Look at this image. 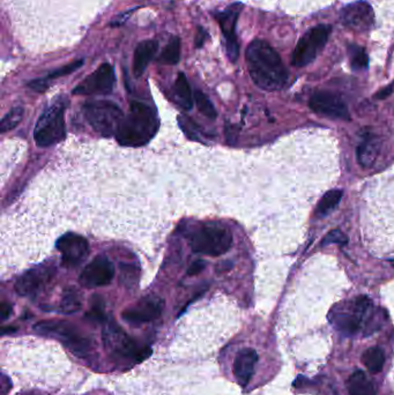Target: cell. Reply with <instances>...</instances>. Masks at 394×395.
<instances>
[{"label": "cell", "mask_w": 394, "mask_h": 395, "mask_svg": "<svg viewBox=\"0 0 394 395\" xmlns=\"http://www.w3.org/2000/svg\"><path fill=\"white\" fill-rule=\"evenodd\" d=\"M332 33V26L318 25L308 30L297 42L290 58L295 67H306L318 57Z\"/></svg>", "instance_id": "obj_9"}, {"label": "cell", "mask_w": 394, "mask_h": 395, "mask_svg": "<svg viewBox=\"0 0 394 395\" xmlns=\"http://www.w3.org/2000/svg\"><path fill=\"white\" fill-rule=\"evenodd\" d=\"M393 89L394 84H391L390 86H388V87H385L384 89L378 91L377 94H376V98H378V100H383V98H388V96L393 93Z\"/></svg>", "instance_id": "obj_38"}, {"label": "cell", "mask_w": 394, "mask_h": 395, "mask_svg": "<svg viewBox=\"0 0 394 395\" xmlns=\"http://www.w3.org/2000/svg\"><path fill=\"white\" fill-rule=\"evenodd\" d=\"M195 102H196L197 108L204 116L207 117L209 119H215L216 118V110L212 102L206 96L202 91H195Z\"/></svg>", "instance_id": "obj_32"}, {"label": "cell", "mask_w": 394, "mask_h": 395, "mask_svg": "<svg viewBox=\"0 0 394 395\" xmlns=\"http://www.w3.org/2000/svg\"><path fill=\"white\" fill-rule=\"evenodd\" d=\"M309 107L313 112L327 116L333 119L349 120L348 107L339 95L329 91H317L309 101Z\"/></svg>", "instance_id": "obj_17"}, {"label": "cell", "mask_w": 394, "mask_h": 395, "mask_svg": "<svg viewBox=\"0 0 394 395\" xmlns=\"http://www.w3.org/2000/svg\"><path fill=\"white\" fill-rule=\"evenodd\" d=\"M258 362V354L254 349L244 348L239 350L237 355L235 357L234 376L237 380L238 385L245 387L250 382L251 378L254 376V368Z\"/></svg>", "instance_id": "obj_19"}, {"label": "cell", "mask_w": 394, "mask_h": 395, "mask_svg": "<svg viewBox=\"0 0 394 395\" xmlns=\"http://www.w3.org/2000/svg\"><path fill=\"white\" fill-rule=\"evenodd\" d=\"M205 268V263L202 260H197L192 265L190 266L189 269H188V276H197L199 273L204 271Z\"/></svg>", "instance_id": "obj_36"}, {"label": "cell", "mask_w": 394, "mask_h": 395, "mask_svg": "<svg viewBox=\"0 0 394 395\" xmlns=\"http://www.w3.org/2000/svg\"><path fill=\"white\" fill-rule=\"evenodd\" d=\"M86 318L93 323H105V304L98 296H95L94 299H93L91 310L86 314Z\"/></svg>", "instance_id": "obj_33"}, {"label": "cell", "mask_w": 394, "mask_h": 395, "mask_svg": "<svg viewBox=\"0 0 394 395\" xmlns=\"http://www.w3.org/2000/svg\"><path fill=\"white\" fill-rule=\"evenodd\" d=\"M207 36H209V34L206 33L205 30H202V28H199L198 34H197V39H196L197 48H200V46H204V43H205L206 39H207Z\"/></svg>", "instance_id": "obj_39"}, {"label": "cell", "mask_w": 394, "mask_h": 395, "mask_svg": "<svg viewBox=\"0 0 394 395\" xmlns=\"http://www.w3.org/2000/svg\"><path fill=\"white\" fill-rule=\"evenodd\" d=\"M245 60L254 84L266 91H280L288 82V70L280 55L263 39H254L245 51Z\"/></svg>", "instance_id": "obj_2"}, {"label": "cell", "mask_w": 394, "mask_h": 395, "mask_svg": "<svg viewBox=\"0 0 394 395\" xmlns=\"http://www.w3.org/2000/svg\"><path fill=\"white\" fill-rule=\"evenodd\" d=\"M348 242V238L346 236L345 233L342 231L334 229V231H329L326 235L325 238L322 240V247H326L329 244H339V245H346Z\"/></svg>", "instance_id": "obj_35"}, {"label": "cell", "mask_w": 394, "mask_h": 395, "mask_svg": "<svg viewBox=\"0 0 394 395\" xmlns=\"http://www.w3.org/2000/svg\"><path fill=\"white\" fill-rule=\"evenodd\" d=\"M65 100L59 98H55L43 111L34 130V139L37 146L46 148L65 139Z\"/></svg>", "instance_id": "obj_6"}, {"label": "cell", "mask_w": 394, "mask_h": 395, "mask_svg": "<svg viewBox=\"0 0 394 395\" xmlns=\"http://www.w3.org/2000/svg\"><path fill=\"white\" fill-rule=\"evenodd\" d=\"M15 330H17V328H4L3 334L12 333V332H15Z\"/></svg>", "instance_id": "obj_40"}, {"label": "cell", "mask_w": 394, "mask_h": 395, "mask_svg": "<svg viewBox=\"0 0 394 395\" xmlns=\"http://www.w3.org/2000/svg\"><path fill=\"white\" fill-rule=\"evenodd\" d=\"M157 129L159 119L155 110L147 104L133 101L114 136L122 146L140 147L153 139Z\"/></svg>", "instance_id": "obj_3"}, {"label": "cell", "mask_w": 394, "mask_h": 395, "mask_svg": "<svg viewBox=\"0 0 394 395\" xmlns=\"http://www.w3.org/2000/svg\"><path fill=\"white\" fill-rule=\"evenodd\" d=\"M173 91H175L177 103L183 109L191 110L193 107V98H195V96H193L192 91H191V87H190V84L188 82V79H186L185 75L182 73V72L177 77L175 86H173Z\"/></svg>", "instance_id": "obj_22"}, {"label": "cell", "mask_w": 394, "mask_h": 395, "mask_svg": "<svg viewBox=\"0 0 394 395\" xmlns=\"http://www.w3.org/2000/svg\"><path fill=\"white\" fill-rule=\"evenodd\" d=\"M82 110L93 130L105 138L116 134L122 119L124 118L121 108L111 101H88L84 104Z\"/></svg>", "instance_id": "obj_8"}, {"label": "cell", "mask_w": 394, "mask_h": 395, "mask_svg": "<svg viewBox=\"0 0 394 395\" xmlns=\"http://www.w3.org/2000/svg\"><path fill=\"white\" fill-rule=\"evenodd\" d=\"M381 143L378 141L377 136L372 133H367L363 136L361 143L357 147V160L363 168H370L379 152Z\"/></svg>", "instance_id": "obj_21"}, {"label": "cell", "mask_w": 394, "mask_h": 395, "mask_svg": "<svg viewBox=\"0 0 394 395\" xmlns=\"http://www.w3.org/2000/svg\"><path fill=\"white\" fill-rule=\"evenodd\" d=\"M114 67L105 63L73 89L75 95H107L114 89Z\"/></svg>", "instance_id": "obj_14"}, {"label": "cell", "mask_w": 394, "mask_h": 395, "mask_svg": "<svg viewBox=\"0 0 394 395\" xmlns=\"http://www.w3.org/2000/svg\"><path fill=\"white\" fill-rule=\"evenodd\" d=\"M188 242L195 253L218 257L232 247V235L228 228L220 224H204L190 233Z\"/></svg>", "instance_id": "obj_7"}, {"label": "cell", "mask_w": 394, "mask_h": 395, "mask_svg": "<svg viewBox=\"0 0 394 395\" xmlns=\"http://www.w3.org/2000/svg\"><path fill=\"white\" fill-rule=\"evenodd\" d=\"M349 395H376L375 387L361 370L353 373L348 379Z\"/></svg>", "instance_id": "obj_23"}, {"label": "cell", "mask_w": 394, "mask_h": 395, "mask_svg": "<svg viewBox=\"0 0 394 395\" xmlns=\"http://www.w3.org/2000/svg\"><path fill=\"white\" fill-rule=\"evenodd\" d=\"M372 308V301L365 296H361L347 305V308L339 309L336 313H334L333 321L336 328L342 330L343 333H356L361 328L365 316L370 312Z\"/></svg>", "instance_id": "obj_12"}, {"label": "cell", "mask_w": 394, "mask_h": 395, "mask_svg": "<svg viewBox=\"0 0 394 395\" xmlns=\"http://www.w3.org/2000/svg\"><path fill=\"white\" fill-rule=\"evenodd\" d=\"M55 247L62 254L63 266L74 268L84 263L89 254L88 240L77 233H66L59 237Z\"/></svg>", "instance_id": "obj_13"}, {"label": "cell", "mask_w": 394, "mask_h": 395, "mask_svg": "<svg viewBox=\"0 0 394 395\" xmlns=\"http://www.w3.org/2000/svg\"><path fill=\"white\" fill-rule=\"evenodd\" d=\"M114 276V264L107 256L100 254L86 266L79 276V282L84 288H100L111 283Z\"/></svg>", "instance_id": "obj_15"}, {"label": "cell", "mask_w": 394, "mask_h": 395, "mask_svg": "<svg viewBox=\"0 0 394 395\" xmlns=\"http://www.w3.org/2000/svg\"><path fill=\"white\" fill-rule=\"evenodd\" d=\"M82 63H84V60H78V62L72 63L70 65L59 68L57 71H53V73H50V75L44 79H39V80H34V82H30L29 87L35 91L43 93V91H46V88H48V82H49V80L59 78V77H63V75H70V73L75 71V70H78V68L82 65Z\"/></svg>", "instance_id": "obj_26"}, {"label": "cell", "mask_w": 394, "mask_h": 395, "mask_svg": "<svg viewBox=\"0 0 394 395\" xmlns=\"http://www.w3.org/2000/svg\"><path fill=\"white\" fill-rule=\"evenodd\" d=\"M103 344L109 356L121 363H139L150 356V347L139 346L114 321L107 320L102 333Z\"/></svg>", "instance_id": "obj_4"}, {"label": "cell", "mask_w": 394, "mask_h": 395, "mask_svg": "<svg viewBox=\"0 0 394 395\" xmlns=\"http://www.w3.org/2000/svg\"><path fill=\"white\" fill-rule=\"evenodd\" d=\"M242 10H243V4L235 3L229 5L225 10L215 14V19L218 21L222 34L225 36L227 55L232 63L237 62L239 56V43L236 34V27Z\"/></svg>", "instance_id": "obj_11"}, {"label": "cell", "mask_w": 394, "mask_h": 395, "mask_svg": "<svg viewBox=\"0 0 394 395\" xmlns=\"http://www.w3.org/2000/svg\"><path fill=\"white\" fill-rule=\"evenodd\" d=\"M23 109L21 107H15L4 117L0 123V131L1 133H6L8 131L13 130L19 125L20 122L22 120Z\"/></svg>", "instance_id": "obj_31"}, {"label": "cell", "mask_w": 394, "mask_h": 395, "mask_svg": "<svg viewBox=\"0 0 394 395\" xmlns=\"http://www.w3.org/2000/svg\"><path fill=\"white\" fill-rule=\"evenodd\" d=\"M82 299L80 292L74 288L66 289L63 294L59 311L64 314H72L81 309Z\"/></svg>", "instance_id": "obj_27"}, {"label": "cell", "mask_w": 394, "mask_h": 395, "mask_svg": "<svg viewBox=\"0 0 394 395\" xmlns=\"http://www.w3.org/2000/svg\"><path fill=\"white\" fill-rule=\"evenodd\" d=\"M362 362H363L365 368H367L370 373H381L383 368H384V351H383L381 347H372V348H369V349L363 354Z\"/></svg>", "instance_id": "obj_24"}, {"label": "cell", "mask_w": 394, "mask_h": 395, "mask_svg": "<svg viewBox=\"0 0 394 395\" xmlns=\"http://www.w3.org/2000/svg\"><path fill=\"white\" fill-rule=\"evenodd\" d=\"M347 52H348L349 65L353 71H365L369 67V56L363 46L352 43L347 48Z\"/></svg>", "instance_id": "obj_25"}, {"label": "cell", "mask_w": 394, "mask_h": 395, "mask_svg": "<svg viewBox=\"0 0 394 395\" xmlns=\"http://www.w3.org/2000/svg\"><path fill=\"white\" fill-rule=\"evenodd\" d=\"M180 59V39L178 37H173L166 48L163 49L162 53L159 57V62L166 65H176Z\"/></svg>", "instance_id": "obj_29"}, {"label": "cell", "mask_w": 394, "mask_h": 395, "mask_svg": "<svg viewBox=\"0 0 394 395\" xmlns=\"http://www.w3.org/2000/svg\"><path fill=\"white\" fill-rule=\"evenodd\" d=\"M18 37L33 49L71 42L103 5V0H6Z\"/></svg>", "instance_id": "obj_1"}, {"label": "cell", "mask_w": 394, "mask_h": 395, "mask_svg": "<svg viewBox=\"0 0 394 395\" xmlns=\"http://www.w3.org/2000/svg\"><path fill=\"white\" fill-rule=\"evenodd\" d=\"M179 125L182 127L183 131L185 132L186 136H189L190 139L192 140H202V131L196 123H193L192 120L188 118V117H179Z\"/></svg>", "instance_id": "obj_34"}, {"label": "cell", "mask_w": 394, "mask_h": 395, "mask_svg": "<svg viewBox=\"0 0 394 395\" xmlns=\"http://www.w3.org/2000/svg\"><path fill=\"white\" fill-rule=\"evenodd\" d=\"M121 281L127 288H133L139 281V268L134 264H121Z\"/></svg>", "instance_id": "obj_30"}, {"label": "cell", "mask_w": 394, "mask_h": 395, "mask_svg": "<svg viewBox=\"0 0 394 395\" xmlns=\"http://www.w3.org/2000/svg\"><path fill=\"white\" fill-rule=\"evenodd\" d=\"M340 21L343 26L357 33H367L375 26V12L365 0H356L342 7Z\"/></svg>", "instance_id": "obj_10"}, {"label": "cell", "mask_w": 394, "mask_h": 395, "mask_svg": "<svg viewBox=\"0 0 394 395\" xmlns=\"http://www.w3.org/2000/svg\"><path fill=\"white\" fill-rule=\"evenodd\" d=\"M55 266L51 264L36 266L20 276L14 285L15 292L20 296L36 295L49 283L50 280L53 279L55 276Z\"/></svg>", "instance_id": "obj_16"}, {"label": "cell", "mask_w": 394, "mask_h": 395, "mask_svg": "<svg viewBox=\"0 0 394 395\" xmlns=\"http://www.w3.org/2000/svg\"><path fill=\"white\" fill-rule=\"evenodd\" d=\"M159 49V42L155 39H146L138 44L134 51L133 72L136 77H141L147 66L153 60Z\"/></svg>", "instance_id": "obj_20"}, {"label": "cell", "mask_w": 394, "mask_h": 395, "mask_svg": "<svg viewBox=\"0 0 394 395\" xmlns=\"http://www.w3.org/2000/svg\"><path fill=\"white\" fill-rule=\"evenodd\" d=\"M34 330L43 337L60 341L75 356L85 358L91 356L95 350L93 340L70 324L69 321H41L34 326Z\"/></svg>", "instance_id": "obj_5"}, {"label": "cell", "mask_w": 394, "mask_h": 395, "mask_svg": "<svg viewBox=\"0 0 394 395\" xmlns=\"http://www.w3.org/2000/svg\"><path fill=\"white\" fill-rule=\"evenodd\" d=\"M0 314H1V319L6 320L7 318H10L12 314V306L6 302H3L0 305Z\"/></svg>", "instance_id": "obj_37"}, {"label": "cell", "mask_w": 394, "mask_h": 395, "mask_svg": "<svg viewBox=\"0 0 394 395\" xmlns=\"http://www.w3.org/2000/svg\"><path fill=\"white\" fill-rule=\"evenodd\" d=\"M163 309H164V301L162 298L154 295L146 296L133 306L126 309L122 314V317L129 324H146L160 317Z\"/></svg>", "instance_id": "obj_18"}, {"label": "cell", "mask_w": 394, "mask_h": 395, "mask_svg": "<svg viewBox=\"0 0 394 395\" xmlns=\"http://www.w3.org/2000/svg\"><path fill=\"white\" fill-rule=\"evenodd\" d=\"M342 195H343V192L341 190H331V191L327 192L322 198V200L317 207V214L320 215V216L331 214L336 209V206L340 204Z\"/></svg>", "instance_id": "obj_28"}]
</instances>
